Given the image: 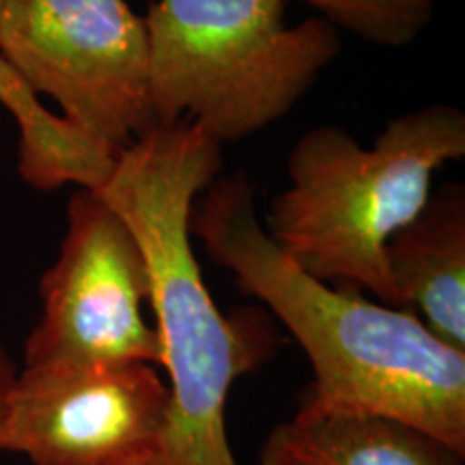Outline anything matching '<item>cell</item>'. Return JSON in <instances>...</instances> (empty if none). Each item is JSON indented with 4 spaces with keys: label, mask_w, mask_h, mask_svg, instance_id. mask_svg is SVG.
<instances>
[{
    "label": "cell",
    "mask_w": 465,
    "mask_h": 465,
    "mask_svg": "<svg viewBox=\"0 0 465 465\" xmlns=\"http://www.w3.org/2000/svg\"><path fill=\"white\" fill-rule=\"evenodd\" d=\"M190 232L237 287L270 308L311 360L298 414H373L410 424L465 455V351L435 336L410 308L332 287L291 261L257 218L243 174L203 190Z\"/></svg>",
    "instance_id": "1"
},
{
    "label": "cell",
    "mask_w": 465,
    "mask_h": 465,
    "mask_svg": "<svg viewBox=\"0 0 465 465\" xmlns=\"http://www.w3.org/2000/svg\"><path fill=\"white\" fill-rule=\"evenodd\" d=\"M223 168V144L201 125H158L114 160L100 188L141 243L149 306L168 375V420L149 465H237L226 435V399L267 356L270 328L254 312L229 317L209 293L190 216Z\"/></svg>",
    "instance_id": "2"
},
{
    "label": "cell",
    "mask_w": 465,
    "mask_h": 465,
    "mask_svg": "<svg viewBox=\"0 0 465 465\" xmlns=\"http://www.w3.org/2000/svg\"><path fill=\"white\" fill-rule=\"evenodd\" d=\"M463 155L465 114L444 104L394 116L373 147L342 127H312L291 149V185L272 201L265 232L319 281L403 308L386 243L427 205L433 173Z\"/></svg>",
    "instance_id": "3"
},
{
    "label": "cell",
    "mask_w": 465,
    "mask_h": 465,
    "mask_svg": "<svg viewBox=\"0 0 465 465\" xmlns=\"http://www.w3.org/2000/svg\"><path fill=\"white\" fill-rule=\"evenodd\" d=\"M284 0H155L144 15L155 124L201 125L220 144L276 124L341 52L323 17L284 22Z\"/></svg>",
    "instance_id": "4"
},
{
    "label": "cell",
    "mask_w": 465,
    "mask_h": 465,
    "mask_svg": "<svg viewBox=\"0 0 465 465\" xmlns=\"http://www.w3.org/2000/svg\"><path fill=\"white\" fill-rule=\"evenodd\" d=\"M0 58L108 158L158 127L147 26L125 0H3Z\"/></svg>",
    "instance_id": "5"
},
{
    "label": "cell",
    "mask_w": 465,
    "mask_h": 465,
    "mask_svg": "<svg viewBox=\"0 0 465 465\" xmlns=\"http://www.w3.org/2000/svg\"><path fill=\"white\" fill-rule=\"evenodd\" d=\"M147 261L125 220L93 188L67 207V232L42 276V315L28 334L25 366L147 362L162 366V342L143 308Z\"/></svg>",
    "instance_id": "6"
},
{
    "label": "cell",
    "mask_w": 465,
    "mask_h": 465,
    "mask_svg": "<svg viewBox=\"0 0 465 465\" xmlns=\"http://www.w3.org/2000/svg\"><path fill=\"white\" fill-rule=\"evenodd\" d=\"M153 364L22 366L0 452L31 465H149L168 420Z\"/></svg>",
    "instance_id": "7"
},
{
    "label": "cell",
    "mask_w": 465,
    "mask_h": 465,
    "mask_svg": "<svg viewBox=\"0 0 465 465\" xmlns=\"http://www.w3.org/2000/svg\"><path fill=\"white\" fill-rule=\"evenodd\" d=\"M386 265L401 306L465 351V188L446 183L386 243Z\"/></svg>",
    "instance_id": "8"
},
{
    "label": "cell",
    "mask_w": 465,
    "mask_h": 465,
    "mask_svg": "<svg viewBox=\"0 0 465 465\" xmlns=\"http://www.w3.org/2000/svg\"><path fill=\"white\" fill-rule=\"evenodd\" d=\"M410 424L373 414H298L276 424L259 465H461Z\"/></svg>",
    "instance_id": "9"
},
{
    "label": "cell",
    "mask_w": 465,
    "mask_h": 465,
    "mask_svg": "<svg viewBox=\"0 0 465 465\" xmlns=\"http://www.w3.org/2000/svg\"><path fill=\"white\" fill-rule=\"evenodd\" d=\"M334 28L364 42L403 48L429 26L438 0H306Z\"/></svg>",
    "instance_id": "10"
},
{
    "label": "cell",
    "mask_w": 465,
    "mask_h": 465,
    "mask_svg": "<svg viewBox=\"0 0 465 465\" xmlns=\"http://www.w3.org/2000/svg\"><path fill=\"white\" fill-rule=\"evenodd\" d=\"M17 377V366L14 358L9 356L7 347H5L3 336H0V441H3L5 433V422H7V411H9V399L14 392V383Z\"/></svg>",
    "instance_id": "11"
},
{
    "label": "cell",
    "mask_w": 465,
    "mask_h": 465,
    "mask_svg": "<svg viewBox=\"0 0 465 465\" xmlns=\"http://www.w3.org/2000/svg\"><path fill=\"white\" fill-rule=\"evenodd\" d=\"M17 83H20V80H17L14 69H11L7 63L0 58V102L7 100V97L11 95V91H15Z\"/></svg>",
    "instance_id": "12"
},
{
    "label": "cell",
    "mask_w": 465,
    "mask_h": 465,
    "mask_svg": "<svg viewBox=\"0 0 465 465\" xmlns=\"http://www.w3.org/2000/svg\"><path fill=\"white\" fill-rule=\"evenodd\" d=\"M0 3H3V0H0Z\"/></svg>",
    "instance_id": "13"
}]
</instances>
